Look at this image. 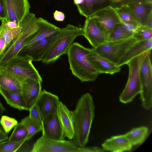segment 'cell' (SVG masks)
I'll return each instance as SVG.
<instances>
[{
    "mask_svg": "<svg viewBox=\"0 0 152 152\" xmlns=\"http://www.w3.org/2000/svg\"><path fill=\"white\" fill-rule=\"evenodd\" d=\"M94 108L92 96L89 93L82 95L76 103L73 111L75 133L72 141L78 147H85L88 141Z\"/></svg>",
    "mask_w": 152,
    "mask_h": 152,
    "instance_id": "6da1fadb",
    "label": "cell"
},
{
    "mask_svg": "<svg viewBox=\"0 0 152 152\" xmlns=\"http://www.w3.org/2000/svg\"><path fill=\"white\" fill-rule=\"evenodd\" d=\"M90 49L78 42H74L67 54L69 69L72 74L82 83L94 81L101 74L87 58Z\"/></svg>",
    "mask_w": 152,
    "mask_h": 152,
    "instance_id": "7a4b0ae2",
    "label": "cell"
},
{
    "mask_svg": "<svg viewBox=\"0 0 152 152\" xmlns=\"http://www.w3.org/2000/svg\"><path fill=\"white\" fill-rule=\"evenodd\" d=\"M83 36L82 28L68 24L62 33L43 56L41 61L47 64L54 63L62 55L67 54L75 38Z\"/></svg>",
    "mask_w": 152,
    "mask_h": 152,
    "instance_id": "3957f363",
    "label": "cell"
},
{
    "mask_svg": "<svg viewBox=\"0 0 152 152\" xmlns=\"http://www.w3.org/2000/svg\"><path fill=\"white\" fill-rule=\"evenodd\" d=\"M37 19L35 15L30 12L26 16L20 31L0 56V67L17 55L30 37L38 30Z\"/></svg>",
    "mask_w": 152,
    "mask_h": 152,
    "instance_id": "277c9868",
    "label": "cell"
},
{
    "mask_svg": "<svg viewBox=\"0 0 152 152\" xmlns=\"http://www.w3.org/2000/svg\"><path fill=\"white\" fill-rule=\"evenodd\" d=\"M150 52L149 50L144 52L132 58L126 64L129 67V75L126 86L119 97L121 102H130L140 93V69L144 60Z\"/></svg>",
    "mask_w": 152,
    "mask_h": 152,
    "instance_id": "5b68a950",
    "label": "cell"
},
{
    "mask_svg": "<svg viewBox=\"0 0 152 152\" xmlns=\"http://www.w3.org/2000/svg\"><path fill=\"white\" fill-rule=\"evenodd\" d=\"M32 59L27 55H17L12 58L3 66L0 70L24 79L31 78L41 83L42 79L32 63Z\"/></svg>",
    "mask_w": 152,
    "mask_h": 152,
    "instance_id": "8992f818",
    "label": "cell"
},
{
    "mask_svg": "<svg viewBox=\"0 0 152 152\" xmlns=\"http://www.w3.org/2000/svg\"><path fill=\"white\" fill-rule=\"evenodd\" d=\"M137 41L133 37L125 39L106 41L96 48L99 55L117 65L127 50Z\"/></svg>",
    "mask_w": 152,
    "mask_h": 152,
    "instance_id": "52a82bcc",
    "label": "cell"
},
{
    "mask_svg": "<svg viewBox=\"0 0 152 152\" xmlns=\"http://www.w3.org/2000/svg\"><path fill=\"white\" fill-rule=\"evenodd\" d=\"M150 53L151 52L144 60L140 71V99L142 106L147 110L150 109L152 106V69Z\"/></svg>",
    "mask_w": 152,
    "mask_h": 152,
    "instance_id": "ba28073f",
    "label": "cell"
},
{
    "mask_svg": "<svg viewBox=\"0 0 152 152\" xmlns=\"http://www.w3.org/2000/svg\"><path fill=\"white\" fill-rule=\"evenodd\" d=\"M72 141L56 140L42 136L33 144L31 152H77Z\"/></svg>",
    "mask_w": 152,
    "mask_h": 152,
    "instance_id": "9c48e42d",
    "label": "cell"
},
{
    "mask_svg": "<svg viewBox=\"0 0 152 152\" xmlns=\"http://www.w3.org/2000/svg\"><path fill=\"white\" fill-rule=\"evenodd\" d=\"M63 28L47 37L42 39L30 45L23 47L18 55H27L33 61H41L43 56L61 34Z\"/></svg>",
    "mask_w": 152,
    "mask_h": 152,
    "instance_id": "30bf717a",
    "label": "cell"
},
{
    "mask_svg": "<svg viewBox=\"0 0 152 152\" xmlns=\"http://www.w3.org/2000/svg\"><path fill=\"white\" fill-rule=\"evenodd\" d=\"M91 17L95 20L107 37L115 27L121 23L115 9L110 6L97 11Z\"/></svg>",
    "mask_w": 152,
    "mask_h": 152,
    "instance_id": "8fae6325",
    "label": "cell"
},
{
    "mask_svg": "<svg viewBox=\"0 0 152 152\" xmlns=\"http://www.w3.org/2000/svg\"><path fill=\"white\" fill-rule=\"evenodd\" d=\"M83 36L93 48H96L107 41V37L92 17L86 18L83 28Z\"/></svg>",
    "mask_w": 152,
    "mask_h": 152,
    "instance_id": "7c38bea8",
    "label": "cell"
},
{
    "mask_svg": "<svg viewBox=\"0 0 152 152\" xmlns=\"http://www.w3.org/2000/svg\"><path fill=\"white\" fill-rule=\"evenodd\" d=\"M42 136L51 139L64 140L62 128L57 113L50 114L42 119Z\"/></svg>",
    "mask_w": 152,
    "mask_h": 152,
    "instance_id": "4fadbf2b",
    "label": "cell"
},
{
    "mask_svg": "<svg viewBox=\"0 0 152 152\" xmlns=\"http://www.w3.org/2000/svg\"><path fill=\"white\" fill-rule=\"evenodd\" d=\"M6 1L9 21H13L20 25L29 12L31 6L28 0Z\"/></svg>",
    "mask_w": 152,
    "mask_h": 152,
    "instance_id": "5bb4252c",
    "label": "cell"
},
{
    "mask_svg": "<svg viewBox=\"0 0 152 152\" xmlns=\"http://www.w3.org/2000/svg\"><path fill=\"white\" fill-rule=\"evenodd\" d=\"M41 83L39 81L31 78L23 80L22 95L29 110L35 104L40 94Z\"/></svg>",
    "mask_w": 152,
    "mask_h": 152,
    "instance_id": "9a60e30c",
    "label": "cell"
},
{
    "mask_svg": "<svg viewBox=\"0 0 152 152\" xmlns=\"http://www.w3.org/2000/svg\"><path fill=\"white\" fill-rule=\"evenodd\" d=\"M57 113L64 137L69 140L72 139L75 133L73 111L69 110L65 105L59 101Z\"/></svg>",
    "mask_w": 152,
    "mask_h": 152,
    "instance_id": "2e32d148",
    "label": "cell"
},
{
    "mask_svg": "<svg viewBox=\"0 0 152 152\" xmlns=\"http://www.w3.org/2000/svg\"><path fill=\"white\" fill-rule=\"evenodd\" d=\"M127 5L136 20L141 26H146L148 18L152 13V2L147 0H130Z\"/></svg>",
    "mask_w": 152,
    "mask_h": 152,
    "instance_id": "e0dca14e",
    "label": "cell"
},
{
    "mask_svg": "<svg viewBox=\"0 0 152 152\" xmlns=\"http://www.w3.org/2000/svg\"><path fill=\"white\" fill-rule=\"evenodd\" d=\"M87 57L93 66L101 74L113 75L121 71L120 67L99 55L93 48L90 49Z\"/></svg>",
    "mask_w": 152,
    "mask_h": 152,
    "instance_id": "ac0fdd59",
    "label": "cell"
},
{
    "mask_svg": "<svg viewBox=\"0 0 152 152\" xmlns=\"http://www.w3.org/2000/svg\"><path fill=\"white\" fill-rule=\"evenodd\" d=\"M59 102V98L56 95L44 89L42 90L36 104L42 119L50 114L57 112Z\"/></svg>",
    "mask_w": 152,
    "mask_h": 152,
    "instance_id": "d6986e66",
    "label": "cell"
},
{
    "mask_svg": "<svg viewBox=\"0 0 152 152\" xmlns=\"http://www.w3.org/2000/svg\"><path fill=\"white\" fill-rule=\"evenodd\" d=\"M37 22L39 27L38 30L30 37L23 47L28 46L50 36L60 28L41 17L37 18Z\"/></svg>",
    "mask_w": 152,
    "mask_h": 152,
    "instance_id": "ffe728a7",
    "label": "cell"
},
{
    "mask_svg": "<svg viewBox=\"0 0 152 152\" xmlns=\"http://www.w3.org/2000/svg\"><path fill=\"white\" fill-rule=\"evenodd\" d=\"M102 146L104 151L122 152L130 151L132 145L124 134L112 137L106 140Z\"/></svg>",
    "mask_w": 152,
    "mask_h": 152,
    "instance_id": "44dd1931",
    "label": "cell"
},
{
    "mask_svg": "<svg viewBox=\"0 0 152 152\" xmlns=\"http://www.w3.org/2000/svg\"><path fill=\"white\" fill-rule=\"evenodd\" d=\"M152 47V39L141 41H137L126 52L119 61L117 66L121 67L126 64L132 58L142 53L151 50Z\"/></svg>",
    "mask_w": 152,
    "mask_h": 152,
    "instance_id": "7402d4cb",
    "label": "cell"
},
{
    "mask_svg": "<svg viewBox=\"0 0 152 152\" xmlns=\"http://www.w3.org/2000/svg\"><path fill=\"white\" fill-rule=\"evenodd\" d=\"M76 6L80 14L87 18L110 4L109 0H84L82 4Z\"/></svg>",
    "mask_w": 152,
    "mask_h": 152,
    "instance_id": "603a6c76",
    "label": "cell"
},
{
    "mask_svg": "<svg viewBox=\"0 0 152 152\" xmlns=\"http://www.w3.org/2000/svg\"><path fill=\"white\" fill-rule=\"evenodd\" d=\"M24 80L0 70V86L5 89L22 94Z\"/></svg>",
    "mask_w": 152,
    "mask_h": 152,
    "instance_id": "cb8c5ba5",
    "label": "cell"
},
{
    "mask_svg": "<svg viewBox=\"0 0 152 152\" xmlns=\"http://www.w3.org/2000/svg\"><path fill=\"white\" fill-rule=\"evenodd\" d=\"M0 94L11 107L20 110L29 111L21 94L8 91L0 86Z\"/></svg>",
    "mask_w": 152,
    "mask_h": 152,
    "instance_id": "d4e9b609",
    "label": "cell"
},
{
    "mask_svg": "<svg viewBox=\"0 0 152 152\" xmlns=\"http://www.w3.org/2000/svg\"><path fill=\"white\" fill-rule=\"evenodd\" d=\"M148 132V128L142 126L133 129L124 135L132 145L141 143L147 136Z\"/></svg>",
    "mask_w": 152,
    "mask_h": 152,
    "instance_id": "484cf974",
    "label": "cell"
},
{
    "mask_svg": "<svg viewBox=\"0 0 152 152\" xmlns=\"http://www.w3.org/2000/svg\"><path fill=\"white\" fill-rule=\"evenodd\" d=\"M134 32L125 29L121 23L117 25L108 35L107 41H114L125 39L132 37Z\"/></svg>",
    "mask_w": 152,
    "mask_h": 152,
    "instance_id": "4316f807",
    "label": "cell"
},
{
    "mask_svg": "<svg viewBox=\"0 0 152 152\" xmlns=\"http://www.w3.org/2000/svg\"><path fill=\"white\" fill-rule=\"evenodd\" d=\"M1 23L0 26V32L2 33L5 39L7 48L20 31L22 27V22L18 27L10 28L6 26L4 20H1Z\"/></svg>",
    "mask_w": 152,
    "mask_h": 152,
    "instance_id": "83f0119b",
    "label": "cell"
},
{
    "mask_svg": "<svg viewBox=\"0 0 152 152\" xmlns=\"http://www.w3.org/2000/svg\"><path fill=\"white\" fill-rule=\"evenodd\" d=\"M20 122L24 125L28 131V134L26 142L30 139L36 133L42 130V124L33 121L28 115L21 120Z\"/></svg>",
    "mask_w": 152,
    "mask_h": 152,
    "instance_id": "f1b7e54d",
    "label": "cell"
},
{
    "mask_svg": "<svg viewBox=\"0 0 152 152\" xmlns=\"http://www.w3.org/2000/svg\"><path fill=\"white\" fill-rule=\"evenodd\" d=\"M13 132L7 140L10 142H25L28 134L27 130L25 126L20 122L14 127Z\"/></svg>",
    "mask_w": 152,
    "mask_h": 152,
    "instance_id": "f546056e",
    "label": "cell"
},
{
    "mask_svg": "<svg viewBox=\"0 0 152 152\" xmlns=\"http://www.w3.org/2000/svg\"><path fill=\"white\" fill-rule=\"evenodd\" d=\"M115 9L121 23L136 20L132 12L127 5L122 6Z\"/></svg>",
    "mask_w": 152,
    "mask_h": 152,
    "instance_id": "4dcf8cb0",
    "label": "cell"
},
{
    "mask_svg": "<svg viewBox=\"0 0 152 152\" xmlns=\"http://www.w3.org/2000/svg\"><path fill=\"white\" fill-rule=\"evenodd\" d=\"M132 37L137 41L152 39V29L146 26H141L134 33Z\"/></svg>",
    "mask_w": 152,
    "mask_h": 152,
    "instance_id": "1f68e13d",
    "label": "cell"
},
{
    "mask_svg": "<svg viewBox=\"0 0 152 152\" xmlns=\"http://www.w3.org/2000/svg\"><path fill=\"white\" fill-rule=\"evenodd\" d=\"M25 142H10L7 140L0 142V152H15L19 151Z\"/></svg>",
    "mask_w": 152,
    "mask_h": 152,
    "instance_id": "d6a6232c",
    "label": "cell"
},
{
    "mask_svg": "<svg viewBox=\"0 0 152 152\" xmlns=\"http://www.w3.org/2000/svg\"><path fill=\"white\" fill-rule=\"evenodd\" d=\"M0 119V125L4 131L7 134L18 123L15 118L5 115H2Z\"/></svg>",
    "mask_w": 152,
    "mask_h": 152,
    "instance_id": "836d02e7",
    "label": "cell"
},
{
    "mask_svg": "<svg viewBox=\"0 0 152 152\" xmlns=\"http://www.w3.org/2000/svg\"><path fill=\"white\" fill-rule=\"evenodd\" d=\"M29 116L33 121L42 124V118L40 112L35 104L29 110Z\"/></svg>",
    "mask_w": 152,
    "mask_h": 152,
    "instance_id": "e575fe53",
    "label": "cell"
},
{
    "mask_svg": "<svg viewBox=\"0 0 152 152\" xmlns=\"http://www.w3.org/2000/svg\"><path fill=\"white\" fill-rule=\"evenodd\" d=\"M0 19L7 22L9 21L6 0H0Z\"/></svg>",
    "mask_w": 152,
    "mask_h": 152,
    "instance_id": "d590c367",
    "label": "cell"
},
{
    "mask_svg": "<svg viewBox=\"0 0 152 152\" xmlns=\"http://www.w3.org/2000/svg\"><path fill=\"white\" fill-rule=\"evenodd\" d=\"M121 23L125 29L133 32H134L138 28L141 26L136 20Z\"/></svg>",
    "mask_w": 152,
    "mask_h": 152,
    "instance_id": "8d00e7d4",
    "label": "cell"
},
{
    "mask_svg": "<svg viewBox=\"0 0 152 152\" xmlns=\"http://www.w3.org/2000/svg\"><path fill=\"white\" fill-rule=\"evenodd\" d=\"M110 6L116 9L127 5L130 0H109Z\"/></svg>",
    "mask_w": 152,
    "mask_h": 152,
    "instance_id": "74e56055",
    "label": "cell"
},
{
    "mask_svg": "<svg viewBox=\"0 0 152 152\" xmlns=\"http://www.w3.org/2000/svg\"><path fill=\"white\" fill-rule=\"evenodd\" d=\"M104 151L97 147H78L77 152H102Z\"/></svg>",
    "mask_w": 152,
    "mask_h": 152,
    "instance_id": "f35d334b",
    "label": "cell"
},
{
    "mask_svg": "<svg viewBox=\"0 0 152 152\" xmlns=\"http://www.w3.org/2000/svg\"><path fill=\"white\" fill-rule=\"evenodd\" d=\"M6 47L5 39L2 33L0 32V56L3 54Z\"/></svg>",
    "mask_w": 152,
    "mask_h": 152,
    "instance_id": "ab89813d",
    "label": "cell"
},
{
    "mask_svg": "<svg viewBox=\"0 0 152 152\" xmlns=\"http://www.w3.org/2000/svg\"><path fill=\"white\" fill-rule=\"evenodd\" d=\"M53 14L54 18L56 21H63L65 19V15L61 11L56 10Z\"/></svg>",
    "mask_w": 152,
    "mask_h": 152,
    "instance_id": "60d3db41",
    "label": "cell"
},
{
    "mask_svg": "<svg viewBox=\"0 0 152 152\" xmlns=\"http://www.w3.org/2000/svg\"><path fill=\"white\" fill-rule=\"evenodd\" d=\"M8 139V134L6 133L2 127L0 126V142Z\"/></svg>",
    "mask_w": 152,
    "mask_h": 152,
    "instance_id": "b9f144b4",
    "label": "cell"
},
{
    "mask_svg": "<svg viewBox=\"0 0 152 152\" xmlns=\"http://www.w3.org/2000/svg\"><path fill=\"white\" fill-rule=\"evenodd\" d=\"M4 23L6 26L10 28H13L18 27L20 25L13 21H9L7 22L4 20Z\"/></svg>",
    "mask_w": 152,
    "mask_h": 152,
    "instance_id": "7bdbcfd3",
    "label": "cell"
},
{
    "mask_svg": "<svg viewBox=\"0 0 152 152\" xmlns=\"http://www.w3.org/2000/svg\"><path fill=\"white\" fill-rule=\"evenodd\" d=\"M146 26L152 29V13L150 15L148 18Z\"/></svg>",
    "mask_w": 152,
    "mask_h": 152,
    "instance_id": "ee69618b",
    "label": "cell"
},
{
    "mask_svg": "<svg viewBox=\"0 0 152 152\" xmlns=\"http://www.w3.org/2000/svg\"><path fill=\"white\" fill-rule=\"evenodd\" d=\"M5 110V108L0 101V118Z\"/></svg>",
    "mask_w": 152,
    "mask_h": 152,
    "instance_id": "f6af8a7d",
    "label": "cell"
},
{
    "mask_svg": "<svg viewBox=\"0 0 152 152\" xmlns=\"http://www.w3.org/2000/svg\"><path fill=\"white\" fill-rule=\"evenodd\" d=\"M83 1L84 0H73L74 3L76 5L82 4Z\"/></svg>",
    "mask_w": 152,
    "mask_h": 152,
    "instance_id": "bcb514c9",
    "label": "cell"
},
{
    "mask_svg": "<svg viewBox=\"0 0 152 152\" xmlns=\"http://www.w3.org/2000/svg\"><path fill=\"white\" fill-rule=\"evenodd\" d=\"M150 2H152V0H147Z\"/></svg>",
    "mask_w": 152,
    "mask_h": 152,
    "instance_id": "7dc6e473",
    "label": "cell"
},
{
    "mask_svg": "<svg viewBox=\"0 0 152 152\" xmlns=\"http://www.w3.org/2000/svg\"></svg>",
    "mask_w": 152,
    "mask_h": 152,
    "instance_id": "c3c4849f",
    "label": "cell"
},
{
    "mask_svg": "<svg viewBox=\"0 0 152 152\" xmlns=\"http://www.w3.org/2000/svg\"><path fill=\"white\" fill-rule=\"evenodd\" d=\"M0 20H1L0 19Z\"/></svg>",
    "mask_w": 152,
    "mask_h": 152,
    "instance_id": "681fc988",
    "label": "cell"
}]
</instances>
